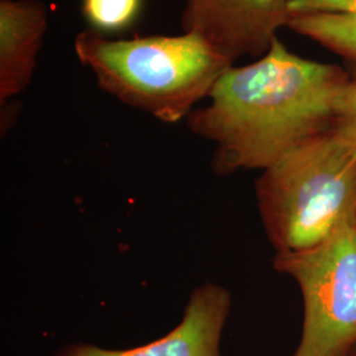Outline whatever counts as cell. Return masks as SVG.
Listing matches in <instances>:
<instances>
[{"label":"cell","mask_w":356,"mask_h":356,"mask_svg":"<svg viewBox=\"0 0 356 356\" xmlns=\"http://www.w3.org/2000/svg\"><path fill=\"white\" fill-rule=\"evenodd\" d=\"M350 73L307 60L276 38L254 63L229 66L188 127L214 145L213 170L266 169L301 143L330 131Z\"/></svg>","instance_id":"cell-1"},{"label":"cell","mask_w":356,"mask_h":356,"mask_svg":"<svg viewBox=\"0 0 356 356\" xmlns=\"http://www.w3.org/2000/svg\"><path fill=\"white\" fill-rule=\"evenodd\" d=\"M81 64L101 89L164 123H177L209 98L218 79L235 63L204 38H113L82 31L74 40Z\"/></svg>","instance_id":"cell-2"},{"label":"cell","mask_w":356,"mask_h":356,"mask_svg":"<svg viewBox=\"0 0 356 356\" xmlns=\"http://www.w3.org/2000/svg\"><path fill=\"white\" fill-rule=\"evenodd\" d=\"M256 198L276 254L306 251L356 226V153L332 131L261 170Z\"/></svg>","instance_id":"cell-3"},{"label":"cell","mask_w":356,"mask_h":356,"mask_svg":"<svg viewBox=\"0 0 356 356\" xmlns=\"http://www.w3.org/2000/svg\"><path fill=\"white\" fill-rule=\"evenodd\" d=\"M300 288L304 322L294 356H344L356 343V226L306 251L276 254Z\"/></svg>","instance_id":"cell-4"},{"label":"cell","mask_w":356,"mask_h":356,"mask_svg":"<svg viewBox=\"0 0 356 356\" xmlns=\"http://www.w3.org/2000/svg\"><path fill=\"white\" fill-rule=\"evenodd\" d=\"M289 17L288 0H185L182 28L235 63L261 57Z\"/></svg>","instance_id":"cell-5"},{"label":"cell","mask_w":356,"mask_h":356,"mask_svg":"<svg viewBox=\"0 0 356 356\" xmlns=\"http://www.w3.org/2000/svg\"><path fill=\"white\" fill-rule=\"evenodd\" d=\"M229 309L231 296L227 289L204 284L191 293L177 326L152 343L128 350L70 344L56 356H220V341Z\"/></svg>","instance_id":"cell-6"},{"label":"cell","mask_w":356,"mask_h":356,"mask_svg":"<svg viewBox=\"0 0 356 356\" xmlns=\"http://www.w3.org/2000/svg\"><path fill=\"white\" fill-rule=\"evenodd\" d=\"M49 10L41 0H0V102L29 86L45 33Z\"/></svg>","instance_id":"cell-7"},{"label":"cell","mask_w":356,"mask_h":356,"mask_svg":"<svg viewBox=\"0 0 356 356\" xmlns=\"http://www.w3.org/2000/svg\"><path fill=\"white\" fill-rule=\"evenodd\" d=\"M286 28L356 65V13H298Z\"/></svg>","instance_id":"cell-8"},{"label":"cell","mask_w":356,"mask_h":356,"mask_svg":"<svg viewBox=\"0 0 356 356\" xmlns=\"http://www.w3.org/2000/svg\"><path fill=\"white\" fill-rule=\"evenodd\" d=\"M144 0H81L88 29L104 36L126 32L140 17Z\"/></svg>","instance_id":"cell-9"},{"label":"cell","mask_w":356,"mask_h":356,"mask_svg":"<svg viewBox=\"0 0 356 356\" xmlns=\"http://www.w3.org/2000/svg\"><path fill=\"white\" fill-rule=\"evenodd\" d=\"M335 103L331 131L356 153V65Z\"/></svg>","instance_id":"cell-10"},{"label":"cell","mask_w":356,"mask_h":356,"mask_svg":"<svg viewBox=\"0 0 356 356\" xmlns=\"http://www.w3.org/2000/svg\"><path fill=\"white\" fill-rule=\"evenodd\" d=\"M292 15L312 13H356V0H288Z\"/></svg>","instance_id":"cell-11"},{"label":"cell","mask_w":356,"mask_h":356,"mask_svg":"<svg viewBox=\"0 0 356 356\" xmlns=\"http://www.w3.org/2000/svg\"><path fill=\"white\" fill-rule=\"evenodd\" d=\"M344 356H356V343L347 351V354Z\"/></svg>","instance_id":"cell-12"}]
</instances>
